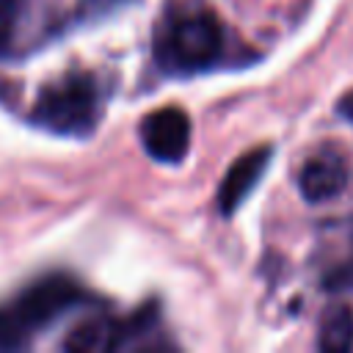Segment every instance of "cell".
<instances>
[{
  "mask_svg": "<svg viewBox=\"0 0 353 353\" xmlns=\"http://www.w3.org/2000/svg\"><path fill=\"white\" fill-rule=\"evenodd\" d=\"M223 52V28L210 11L174 19L157 39V61L165 69L196 72L212 66Z\"/></svg>",
  "mask_w": 353,
  "mask_h": 353,
  "instance_id": "obj_3",
  "label": "cell"
},
{
  "mask_svg": "<svg viewBox=\"0 0 353 353\" xmlns=\"http://www.w3.org/2000/svg\"><path fill=\"white\" fill-rule=\"evenodd\" d=\"M270 152H273L270 146H256V149L240 154L229 165L223 182L218 188V210L223 215H232L248 199V193L259 185V179H262V174L270 163Z\"/></svg>",
  "mask_w": 353,
  "mask_h": 353,
  "instance_id": "obj_7",
  "label": "cell"
},
{
  "mask_svg": "<svg viewBox=\"0 0 353 353\" xmlns=\"http://www.w3.org/2000/svg\"><path fill=\"white\" fill-rule=\"evenodd\" d=\"M83 298V290L66 276H47L0 306V350L25 347L28 339L58 320Z\"/></svg>",
  "mask_w": 353,
  "mask_h": 353,
  "instance_id": "obj_2",
  "label": "cell"
},
{
  "mask_svg": "<svg viewBox=\"0 0 353 353\" xmlns=\"http://www.w3.org/2000/svg\"><path fill=\"white\" fill-rule=\"evenodd\" d=\"M347 176H350L347 160L334 149H323L303 163V168L298 174V188H301L303 199L325 201L345 190Z\"/></svg>",
  "mask_w": 353,
  "mask_h": 353,
  "instance_id": "obj_6",
  "label": "cell"
},
{
  "mask_svg": "<svg viewBox=\"0 0 353 353\" xmlns=\"http://www.w3.org/2000/svg\"><path fill=\"white\" fill-rule=\"evenodd\" d=\"M19 19V0H0V55L11 47Z\"/></svg>",
  "mask_w": 353,
  "mask_h": 353,
  "instance_id": "obj_9",
  "label": "cell"
},
{
  "mask_svg": "<svg viewBox=\"0 0 353 353\" xmlns=\"http://www.w3.org/2000/svg\"><path fill=\"white\" fill-rule=\"evenodd\" d=\"M105 91L88 72H69L44 85L33 102V124L58 135H88L102 116Z\"/></svg>",
  "mask_w": 353,
  "mask_h": 353,
  "instance_id": "obj_1",
  "label": "cell"
},
{
  "mask_svg": "<svg viewBox=\"0 0 353 353\" xmlns=\"http://www.w3.org/2000/svg\"><path fill=\"white\" fill-rule=\"evenodd\" d=\"M339 113L347 116V119H353V94H347V97L339 102Z\"/></svg>",
  "mask_w": 353,
  "mask_h": 353,
  "instance_id": "obj_10",
  "label": "cell"
},
{
  "mask_svg": "<svg viewBox=\"0 0 353 353\" xmlns=\"http://www.w3.org/2000/svg\"><path fill=\"white\" fill-rule=\"evenodd\" d=\"M152 320V309L138 312L130 320H110V317H91L85 323H80L66 339L63 347L66 350H77V353H97V350H116L121 347L132 334H138V328L143 323Z\"/></svg>",
  "mask_w": 353,
  "mask_h": 353,
  "instance_id": "obj_5",
  "label": "cell"
},
{
  "mask_svg": "<svg viewBox=\"0 0 353 353\" xmlns=\"http://www.w3.org/2000/svg\"><path fill=\"white\" fill-rule=\"evenodd\" d=\"M317 347L331 353L353 347V312L347 306H331L323 314L317 331Z\"/></svg>",
  "mask_w": 353,
  "mask_h": 353,
  "instance_id": "obj_8",
  "label": "cell"
},
{
  "mask_svg": "<svg viewBox=\"0 0 353 353\" xmlns=\"http://www.w3.org/2000/svg\"><path fill=\"white\" fill-rule=\"evenodd\" d=\"M141 143L160 163H179L190 146V119L179 108H160L141 121Z\"/></svg>",
  "mask_w": 353,
  "mask_h": 353,
  "instance_id": "obj_4",
  "label": "cell"
}]
</instances>
